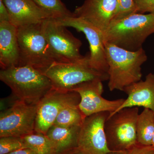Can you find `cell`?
Instances as JSON below:
<instances>
[{"label":"cell","instance_id":"cell-1","mask_svg":"<svg viewBox=\"0 0 154 154\" xmlns=\"http://www.w3.org/2000/svg\"><path fill=\"white\" fill-rule=\"evenodd\" d=\"M109 75L108 87L110 91L124 89L141 79V66L147 60L142 48L130 51L108 42H105Z\"/></svg>","mask_w":154,"mask_h":154},{"label":"cell","instance_id":"cell-2","mask_svg":"<svg viewBox=\"0 0 154 154\" xmlns=\"http://www.w3.org/2000/svg\"><path fill=\"white\" fill-rule=\"evenodd\" d=\"M153 33L154 14L134 13L112 20L102 34L104 43L135 51L143 48L146 39Z\"/></svg>","mask_w":154,"mask_h":154},{"label":"cell","instance_id":"cell-3","mask_svg":"<svg viewBox=\"0 0 154 154\" xmlns=\"http://www.w3.org/2000/svg\"><path fill=\"white\" fill-rule=\"evenodd\" d=\"M0 80L9 87L17 99L30 104H37L53 89L49 79L30 66L1 69Z\"/></svg>","mask_w":154,"mask_h":154},{"label":"cell","instance_id":"cell-4","mask_svg":"<svg viewBox=\"0 0 154 154\" xmlns=\"http://www.w3.org/2000/svg\"><path fill=\"white\" fill-rule=\"evenodd\" d=\"M42 23L18 28V66H30L44 72L53 63Z\"/></svg>","mask_w":154,"mask_h":154},{"label":"cell","instance_id":"cell-5","mask_svg":"<svg viewBox=\"0 0 154 154\" xmlns=\"http://www.w3.org/2000/svg\"><path fill=\"white\" fill-rule=\"evenodd\" d=\"M138 107H126L109 115L105 125L108 148L127 152L137 144V122Z\"/></svg>","mask_w":154,"mask_h":154},{"label":"cell","instance_id":"cell-6","mask_svg":"<svg viewBox=\"0 0 154 154\" xmlns=\"http://www.w3.org/2000/svg\"><path fill=\"white\" fill-rule=\"evenodd\" d=\"M89 55L81 61L73 63H53L43 74L49 79L53 88L63 91H72L82 83L93 80L104 82L109 79L107 73L91 67Z\"/></svg>","mask_w":154,"mask_h":154},{"label":"cell","instance_id":"cell-7","mask_svg":"<svg viewBox=\"0 0 154 154\" xmlns=\"http://www.w3.org/2000/svg\"><path fill=\"white\" fill-rule=\"evenodd\" d=\"M42 26L54 62L73 63L85 58L80 53L82 41L55 19H45L42 23Z\"/></svg>","mask_w":154,"mask_h":154},{"label":"cell","instance_id":"cell-8","mask_svg":"<svg viewBox=\"0 0 154 154\" xmlns=\"http://www.w3.org/2000/svg\"><path fill=\"white\" fill-rule=\"evenodd\" d=\"M37 104L16 99L8 107L1 110L0 137H23L35 132Z\"/></svg>","mask_w":154,"mask_h":154},{"label":"cell","instance_id":"cell-9","mask_svg":"<svg viewBox=\"0 0 154 154\" xmlns=\"http://www.w3.org/2000/svg\"><path fill=\"white\" fill-rule=\"evenodd\" d=\"M81 97L74 91H63L53 88L37 104L35 131L46 134L64 107L79 104Z\"/></svg>","mask_w":154,"mask_h":154},{"label":"cell","instance_id":"cell-10","mask_svg":"<svg viewBox=\"0 0 154 154\" xmlns=\"http://www.w3.org/2000/svg\"><path fill=\"white\" fill-rule=\"evenodd\" d=\"M110 113H95L85 119L80 127L78 149L86 154H106L111 152L107 146L105 125Z\"/></svg>","mask_w":154,"mask_h":154},{"label":"cell","instance_id":"cell-11","mask_svg":"<svg viewBox=\"0 0 154 154\" xmlns=\"http://www.w3.org/2000/svg\"><path fill=\"white\" fill-rule=\"evenodd\" d=\"M55 19L60 25L74 28L85 34L90 45L91 53L89 62L90 66L98 71L107 73L108 66L102 32L94 25L75 15L63 19Z\"/></svg>","mask_w":154,"mask_h":154},{"label":"cell","instance_id":"cell-12","mask_svg":"<svg viewBox=\"0 0 154 154\" xmlns=\"http://www.w3.org/2000/svg\"><path fill=\"white\" fill-rule=\"evenodd\" d=\"M102 82L99 80L88 81L72 90L79 94L81 101L79 107L85 117L100 112H108L110 114L114 113L125 100L124 99L109 100L103 98Z\"/></svg>","mask_w":154,"mask_h":154},{"label":"cell","instance_id":"cell-13","mask_svg":"<svg viewBox=\"0 0 154 154\" xmlns=\"http://www.w3.org/2000/svg\"><path fill=\"white\" fill-rule=\"evenodd\" d=\"M116 7L117 0H85L82 6L75 9L73 14L103 33L113 20Z\"/></svg>","mask_w":154,"mask_h":154},{"label":"cell","instance_id":"cell-14","mask_svg":"<svg viewBox=\"0 0 154 154\" xmlns=\"http://www.w3.org/2000/svg\"><path fill=\"white\" fill-rule=\"evenodd\" d=\"M10 16V23L17 28L41 23L52 18L33 0H2Z\"/></svg>","mask_w":154,"mask_h":154},{"label":"cell","instance_id":"cell-15","mask_svg":"<svg viewBox=\"0 0 154 154\" xmlns=\"http://www.w3.org/2000/svg\"><path fill=\"white\" fill-rule=\"evenodd\" d=\"M128 95L124 102L114 113L126 107H142L154 112V73H150L144 81L133 83L124 89Z\"/></svg>","mask_w":154,"mask_h":154},{"label":"cell","instance_id":"cell-16","mask_svg":"<svg viewBox=\"0 0 154 154\" xmlns=\"http://www.w3.org/2000/svg\"><path fill=\"white\" fill-rule=\"evenodd\" d=\"M19 60L18 28L9 22L0 23L1 69L18 66Z\"/></svg>","mask_w":154,"mask_h":154},{"label":"cell","instance_id":"cell-17","mask_svg":"<svg viewBox=\"0 0 154 154\" xmlns=\"http://www.w3.org/2000/svg\"><path fill=\"white\" fill-rule=\"evenodd\" d=\"M80 127L53 125L48 129L46 135L52 143L56 154H71L78 150Z\"/></svg>","mask_w":154,"mask_h":154},{"label":"cell","instance_id":"cell-18","mask_svg":"<svg viewBox=\"0 0 154 154\" xmlns=\"http://www.w3.org/2000/svg\"><path fill=\"white\" fill-rule=\"evenodd\" d=\"M154 132V112L148 108L138 116L137 122V137L139 144L151 146Z\"/></svg>","mask_w":154,"mask_h":154},{"label":"cell","instance_id":"cell-19","mask_svg":"<svg viewBox=\"0 0 154 154\" xmlns=\"http://www.w3.org/2000/svg\"><path fill=\"white\" fill-rule=\"evenodd\" d=\"M85 117L80 110L79 104H72L61 110L53 125L63 127L81 126Z\"/></svg>","mask_w":154,"mask_h":154},{"label":"cell","instance_id":"cell-20","mask_svg":"<svg viewBox=\"0 0 154 154\" xmlns=\"http://www.w3.org/2000/svg\"><path fill=\"white\" fill-rule=\"evenodd\" d=\"M22 138L28 148L36 154H56L52 144L46 134L35 131Z\"/></svg>","mask_w":154,"mask_h":154},{"label":"cell","instance_id":"cell-21","mask_svg":"<svg viewBox=\"0 0 154 154\" xmlns=\"http://www.w3.org/2000/svg\"><path fill=\"white\" fill-rule=\"evenodd\" d=\"M46 11L53 19H60L74 16L69 11L61 0H33Z\"/></svg>","mask_w":154,"mask_h":154},{"label":"cell","instance_id":"cell-22","mask_svg":"<svg viewBox=\"0 0 154 154\" xmlns=\"http://www.w3.org/2000/svg\"><path fill=\"white\" fill-rule=\"evenodd\" d=\"M28 148L22 137H0V154H8L21 149Z\"/></svg>","mask_w":154,"mask_h":154},{"label":"cell","instance_id":"cell-23","mask_svg":"<svg viewBox=\"0 0 154 154\" xmlns=\"http://www.w3.org/2000/svg\"><path fill=\"white\" fill-rule=\"evenodd\" d=\"M134 13H137L134 0H117V7L113 20L122 19Z\"/></svg>","mask_w":154,"mask_h":154},{"label":"cell","instance_id":"cell-24","mask_svg":"<svg viewBox=\"0 0 154 154\" xmlns=\"http://www.w3.org/2000/svg\"><path fill=\"white\" fill-rule=\"evenodd\" d=\"M137 13L154 14V0H134Z\"/></svg>","mask_w":154,"mask_h":154},{"label":"cell","instance_id":"cell-25","mask_svg":"<svg viewBox=\"0 0 154 154\" xmlns=\"http://www.w3.org/2000/svg\"><path fill=\"white\" fill-rule=\"evenodd\" d=\"M126 154H154V147L152 146H143L137 144Z\"/></svg>","mask_w":154,"mask_h":154},{"label":"cell","instance_id":"cell-26","mask_svg":"<svg viewBox=\"0 0 154 154\" xmlns=\"http://www.w3.org/2000/svg\"><path fill=\"white\" fill-rule=\"evenodd\" d=\"M10 16L7 7L2 0H0V23L10 22Z\"/></svg>","mask_w":154,"mask_h":154},{"label":"cell","instance_id":"cell-27","mask_svg":"<svg viewBox=\"0 0 154 154\" xmlns=\"http://www.w3.org/2000/svg\"><path fill=\"white\" fill-rule=\"evenodd\" d=\"M8 154H36L34 151L31 149L24 148L15 151Z\"/></svg>","mask_w":154,"mask_h":154},{"label":"cell","instance_id":"cell-28","mask_svg":"<svg viewBox=\"0 0 154 154\" xmlns=\"http://www.w3.org/2000/svg\"><path fill=\"white\" fill-rule=\"evenodd\" d=\"M127 152H111L106 154H126Z\"/></svg>","mask_w":154,"mask_h":154},{"label":"cell","instance_id":"cell-29","mask_svg":"<svg viewBox=\"0 0 154 154\" xmlns=\"http://www.w3.org/2000/svg\"><path fill=\"white\" fill-rule=\"evenodd\" d=\"M72 154H86L85 153L83 152H82L80 151L79 150H78L76 151H75L74 152L72 153Z\"/></svg>","mask_w":154,"mask_h":154},{"label":"cell","instance_id":"cell-30","mask_svg":"<svg viewBox=\"0 0 154 154\" xmlns=\"http://www.w3.org/2000/svg\"><path fill=\"white\" fill-rule=\"evenodd\" d=\"M153 147H154V132L152 138V145Z\"/></svg>","mask_w":154,"mask_h":154},{"label":"cell","instance_id":"cell-31","mask_svg":"<svg viewBox=\"0 0 154 154\" xmlns=\"http://www.w3.org/2000/svg\"></svg>","mask_w":154,"mask_h":154}]
</instances>
